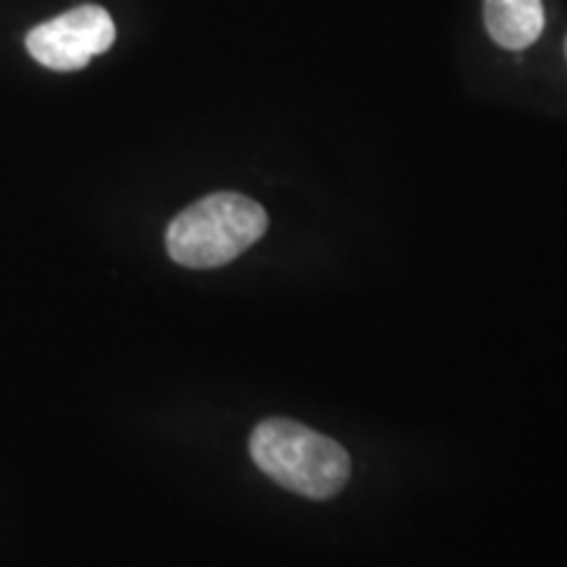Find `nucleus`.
Segmentation results:
<instances>
[{
	"mask_svg": "<svg viewBox=\"0 0 567 567\" xmlns=\"http://www.w3.org/2000/svg\"><path fill=\"white\" fill-rule=\"evenodd\" d=\"M250 457L268 478L308 499L337 496L352 467L342 444L287 417L255 425Z\"/></svg>",
	"mask_w": 567,
	"mask_h": 567,
	"instance_id": "obj_1",
	"label": "nucleus"
},
{
	"mask_svg": "<svg viewBox=\"0 0 567 567\" xmlns=\"http://www.w3.org/2000/svg\"><path fill=\"white\" fill-rule=\"evenodd\" d=\"M266 229L268 216L258 203L237 193H216L174 218L166 247L184 268H218L239 258Z\"/></svg>",
	"mask_w": 567,
	"mask_h": 567,
	"instance_id": "obj_2",
	"label": "nucleus"
},
{
	"mask_svg": "<svg viewBox=\"0 0 567 567\" xmlns=\"http://www.w3.org/2000/svg\"><path fill=\"white\" fill-rule=\"evenodd\" d=\"M116 40L111 13L101 6H80L27 34V51L38 63L53 71H76L109 51Z\"/></svg>",
	"mask_w": 567,
	"mask_h": 567,
	"instance_id": "obj_3",
	"label": "nucleus"
},
{
	"mask_svg": "<svg viewBox=\"0 0 567 567\" xmlns=\"http://www.w3.org/2000/svg\"><path fill=\"white\" fill-rule=\"evenodd\" d=\"M484 19L496 45L523 51L544 30V6L542 0H486Z\"/></svg>",
	"mask_w": 567,
	"mask_h": 567,
	"instance_id": "obj_4",
	"label": "nucleus"
},
{
	"mask_svg": "<svg viewBox=\"0 0 567 567\" xmlns=\"http://www.w3.org/2000/svg\"><path fill=\"white\" fill-rule=\"evenodd\" d=\"M565 53H567V40H565Z\"/></svg>",
	"mask_w": 567,
	"mask_h": 567,
	"instance_id": "obj_5",
	"label": "nucleus"
}]
</instances>
